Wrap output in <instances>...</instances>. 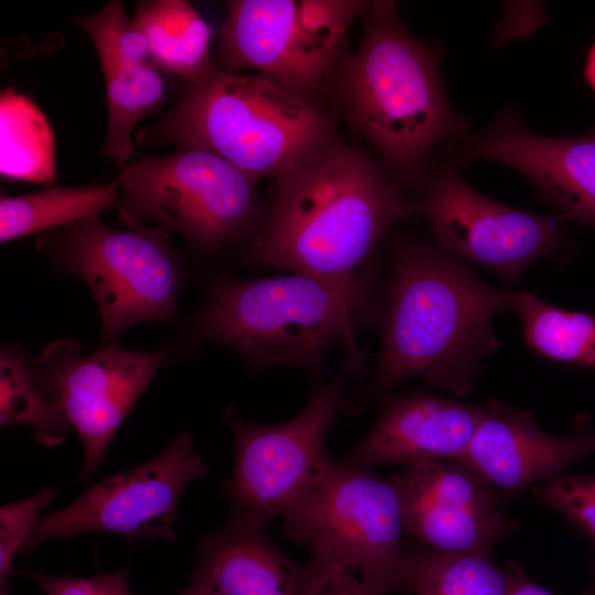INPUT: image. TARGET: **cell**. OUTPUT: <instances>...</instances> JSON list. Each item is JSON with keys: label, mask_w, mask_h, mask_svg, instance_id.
I'll use <instances>...</instances> for the list:
<instances>
[{"label": "cell", "mask_w": 595, "mask_h": 595, "mask_svg": "<svg viewBox=\"0 0 595 595\" xmlns=\"http://www.w3.org/2000/svg\"><path fill=\"white\" fill-rule=\"evenodd\" d=\"M487 408V403H466L422 391L390 397L375 425L342 461L364 468L456 462Z\"/></svg>", "instance_id": "18"}, {"label": "cell", "mask_w": 595, "mask_h": 595, "mask_svg": "<svg viewBox=\"0 0 595 595\" xmlns=\"http://www.w3.org/2000/svg\"><path fill=\"white\" fill-rule=\"evenodd\" d=\"M118 213L128 228L153 221L198 250L250 236L261 208L257 178L221 156L183 143L163 156L120 163Z\"/></svg>", "instance_id": "7"}, {"label": "cell", "mask_w": 595, "mask_h": 595, "mask_svg": "<svg viewBox=\"0 0 595 595\" xmlns=\"http://www.w3.org/2000/svg\"><path fill=\"white\" fill-rule=\"evenodd\" d=\"M275 180L267 223L245 256L253 267L349 285L387 229L419 214L380 165L342 143Z\"/></svg>", "instance_id": "2"}, {"label": "cell", "mask_w": 595, "mask_h": 595, "mask_svg": "<svg viewBox=\"0 0 595 595\" xmlns=\"http://www.w3.org/2000/svg\"><path fill=\"white\" fill-rule=\"evenodd\" d=\"M30 577L46 595H133L126 567L93 577L52 576L41 573L31 574Z\"/></svg>", "instance_id": "29"}, {"label": "cell", "mask_w": 595, "mask_h": 595, "mask_svg": "<svg viewBox=\"0 0 595 595\" xmlns=\"http://www.w3.org/2000/svg\"><path fill=\"white\" fill-rule=\"evenodd\" d=\"M180 595H216V594H214L210 589H208L207 587L203 585L192 583V585L185 588L182 593H180Z\"/></svg>", "instance_id": "33"}, {"label": "cell", "mask_w": 595, "mask_h": 595, "mask_svg": "<svg viewBox=\"0 0 595 595\" xmlns=\"http://www.w3.org/2000/svg\"><path fill=\"white\" fill-rule=\"evenodd\" d=\"M120 199L119 182L85 186L46 185L43 190L0 199V240L6 242L98 216Z\"/></svg>", "instance_id": "20"}, {"label": "cell", "mask_w": 595, "mask_h": 595, "mask_svg": "<svg viewBox=\"0 0 595 595\" xmlns=\"http://www.w3.org/2000/svg\"><path fill=\"white\" fill-rule=\"evenodd\" d=\"M1 425L31 424L36 439L57 445L72 429L64 414L39 390L24 359L13 350L1 354Z\"/></svg>", "instance_id": "25"}, {"label": "cell", "mask_w": 595, "mask_h": 595, "mask_svg": "<svg viewBox=\"0 0 595 595\" xmlns=\"http://www.w3.org/2000/svg\"><path fill=\"white\" fill-rule=\"evenodd\" d=\"M509 309L521 320L534 351L595 369V314L556 307L528 291L513 293Z\"/></svg>", "instance_id": "23"}, {"label": "cell", "mask_w": 595, "mask_h": 595, "mask_svg": "<svg viewBox=\"0 0 595 595\" xmlns=\"http://www.w3.org/2000/svg\"><path fill=\"white\" fill-rule=\"evenodd\" d=\"M166 75L154 62L104 75L108 107V129L102 153L118 163L133 154L132 132L145 116L169 99Z\"/></svg>", "instance_id": "24"}, {"label": "cell", "mask_w": 595, "mask_h": 595, "mask_svg": "<svg viewBox=\"0 0 595 595\" xmlns=\"http://www.w3.org/2000/svg\"><path fill=\"white\" fill-rule=\"evenodd\" d=\"M207 474V464L195 451L191 434L180 433L148 462L102 478L66 507L40 517L22 551L86 532L171 540L183 490Z\"/></svg>", "instance_id": "13"}, {"label": "cell", "mask_w": 595, "mask_h": 595, "mask_svg": "<svg viewBox=\"0 0 595 595\" xmlns=\"http://www.w3.org/2000/svg\"><path fill=\"white\" fill-rule=\"evenodd\" d=\"M512 295L482 281L436 244L398 242L378 367L359 397L344 403L346 410L357 413L413 377L467 394L484 358L499 347L494 318Z\"/></svg>", "instance_id": "1"}, {"label": "cell", "mask_w": 595, "mask_h": 595, "mask_svg": "<svg viewBox=\"0 0 595 595\" xmlns=\"http://www.w3.org/2000/svg\"><path fill=\"white\" fill-rule=\"evenodd\" d=\"M585 77H586L588 84L595 90V43L591 47V50L588 52V55H587L586 67H585Z\"/></svg>", "instance_id": "32"}, {"label": "cell", "mask_w": 595, "mask_h": 595, "mask_svg": "<svg viewBox=\"0 0 595 595\" xmlns=\"http://www.w3.org/2000/svg\"><path fill=\"white\" fill-rule=\"evenodd\" d=\"M440 50L415 39L393 1L369 2L359 48L342 53L328 84L338 108L399 175L418 174L431 150L467 127L442 79Z\"/></svg>", "instance_id": "3"}, {"label": "cell", "mask_w": 595, "mask_h": 595, "mask_svg": "<svg viewBox=\"0 0 595 595\" xmlns=\"http://www.w3.org/2000/svg\"><path fill=\"white\" fill-rule=\"evenodd\" d=\"M137 143L197 145L259 180L277 178L340 141L328 113L281 83L213 64L153 126L139 131Z\"/></svg>", "instance_id": "4"}, {"label": "cell", "mask_w": 595, "mask_h": 595, "mask_svg": "<svg viewBox=\"0 0 595 595\" xmlns=\"http://www.w3.org/2000/svg\"><path fill=\"white\" fill-rule=\"evenodd\" d=\"M267 522L232 507L221 527L197 538L192 583L216 595H313L332 574L310 558H289L268 537Z\"/></svg>", "instance_id": "17"}, {"label": "cell", "mask_w": 595, "mask_h": 595, "mask_svg": "<svg viewBox=\"0 0 595 595\" xmlns=\"http://www.w3.org/2000/svg\"><path fill=\"white\" fill-rule=\"evenodd\" d=\"M74 22L94 43L104 75L152 61L145 35L119 0L108 1L94 14L76 17Z\"/></svg>", "instance_id": "26"}, {"label": "cell", "mask_w": 595, "mask_h": 595, "mask_svg": "<svg viewBox=\"0 0 595 595\" xmlns=\"http://www.w3.org/2000/svg\"><path fill=\"white\" fill-rule=\"evenodd\" d=\"M589 595H595V586L593 587L592 592Z\"/></svg>", "instance_id": "34"}, {"label": "cell", "mask_w": 595, "mask_h": 595, "mask_svg": "<svg viewBox=\"0 0 595 595\" xmlns=\"http://www.w3.org/2000/svg\"><path fill=\"white\" fill-rule=\"evenodd\" d=\"M468 447L456 461L482 475L506 496L563 474L576 461L595 454V428L578 415L572 435L542 430L533 414L490 400Z\"/></svg>", "instance_id": "16"}, {"label": "cell", "mask_w": 595, "mask_h": 595, "mask_svg": "<svg viewBox=\"0 0 595 595\" xmlns=\"http://www.w3.org/2000/svg\"><path fill=\"white\" fill-rule=\"evenodd\" d=\"M368 4L360 0L228 1L213 64L234 74L256 69L312 101L328 84L344 37Z\"/></svg>", "instance_id": "9"}, {"label": "cell", "mask_w": 595, "mask_h": 595, "mask_svg": "<svg viewBox=\"0 0 595 595\" xmlns=\"http://www.w3.org/2000/svg\"><path fill=\"white\" fill-rule=\"evenodd\" d=\"M0 172L6 178L45 183L55 177V139L41 109L10 87L0 97Z\"/></svg>", "instance_id": "22"}, {"label": "cell", "mask_w": 595, "mask_h": 595, "mask_svg": "<svg viewBox=\"0 0 595 595\" xmlns=\"http://www.w3.org/2000/svg\"><path fill=\"white\" fill-rule=\"evenodd\" d=\"M346 374L316 387L304 409L279 424L250 423L226 410L235 451L224 493L232 507L283 518L309 493L328 456L325 441L344 407Z\"/></svg>", "instance_id": "10"}, {"label": "cell", "mask_w": 595, "mask_h": 595, "mask_svg": "<svg viewBox=\"0 0 595 595\" xmlns=\"http://www.w3.org/2000/svg\"><path fill=\"white\" fill-rule=\"evenodd\" d=\"M55 491L43 487L35 495L0 509V595H9L8 580L14 572L15 554L22 548Z\"/></svg>", "instance_id": "28"}, {"label": "cell", "mask_w": 595, "mask_h": 595, "mask_svg": "<svg viewBox=\"0 0 595 595\" xmlns=\"http://www.w3.org/2000/svg\"><path fill=\"white\" fill-rule=\"evenodd\" d=\"M532 493L595 543V475L563 473L532 487Z\"/></svg>", "instance_id": "27"}, {"label": "cell", "mask_w": 595, "mask_h": 595, "mask_svg": "<svg viewBox=\"0 0 595 595\" xmlns=\"http://www.w3.org/2000/svg\"><path fill=\"white\" fill-rule=\"evenodd\" d=\"M284 534L329 573H354L379 595L408 589L397 487L327 456L309 493L283 517Z\"/></svg>", "instance_id": "6"}, {"label": "cell", "mask_w": 595, "mask_h": 595, "mask_svg": "<svg viewBox=\"0 0 595 595\" xmlns=\"http://www.w3.org/2000/svg\"><path fill=\"white\" fill-rule=\"evenodd\" d=\"M313 595H379L354 573L337 569Z\"/></svg>", "instance_id": "30"}, {"label": "cell", "mask_w": 595, "mask_h": 595, "mask_svg": "<svg viewBox=\"0 0 595 595\" xmlns=\"http://www.w3.org/2000/svg\"><path fill=\"white\" fill-rule=\"evenodd\" d=\"M459 158L490 160L524 175L565 220L595 227V129L572 138L534 133L505 108L480 132L466 133Z\"/></svg>", "instance_id": "15"}, {"label": "cell", "mask_w": 595, "mask_h": 595, "mask_svg": "<svg viewBox=\"0 0 595 595\" xmlns=\"http://www.w3.org/2000/svg\"><path fill=\"white\" fill-rule=\"evenodd\" d=\"M147 37L151 60L165 73L190 82L213 67V30L186 0H143L133 17Z\"/></svg>", "instance_id": "19"}, {"label": "cell", "mask_w": 595, "mask_h": 595, "mask_svg": "<svg viewBox=\"0 0 595 595\" xmlns=\"http://www.w3.org/2000/svg\"><path fill=\"white\" fill-rule=\"evenodd\" d=\"M511 595H555L532 581L520 567H518Z\"/></svg>", "instance_id": "31"}, {"label": "cell", "mask_w": 595, "mask_h": 595, "mask_svg": "<svg viewBox=\"0 0 595 595\" xmlns=\"http://www.w3.org/2000/svg\"><path fill=\"white\" fill-rule=\"evenodd\" d=\"M404 533L422 547L451 553H485L509 531L511 519L482 475L458 462L405 465L391 479Z\"/></svg>", "instance_id": "14"}, {"label": "cell", "mask_w": 595, "mask_h": 595, "mask_svg": "<svg viewBox=\"0 0 595 595\" xmlns=\"http://www.w3.org/2000/svg\"><path fill=\"white\" fill-rule=\"evenodd\" d=\"M358 283L336 284L302 273L218 283L203 313L201 334L257 367L296 366L315 372L327 349L343 340L348 371H358L355 340Z\"/></svg>", "instance_id": "5"}, {"label": "cell", "mask_w": 595, "mask_h": 595, "mask_svg": "<svg viewBox=\"0 0 595 595\" xmlns=\"http://www.w3.org/2000/svg\"><path fill=\"white\" fill-rule=\"evenodd\" d=\"M439 245L459 260L486 266L508 281L540 257L572 255L561 234L564 221L496 202L474 187L456 166L445 165L424 178L416 199Z\"/></svg>", "instance_id": "11"}, {"label": "cell", "mask_w": 595, "mask_h": 595, "mask_svg": "<svg viewBox=\"0 0 595 595\" xmlns=\"http://www.w3.org/2000/svg\"><path fill=\"white\" fill-rule=\"evenodd\" d=\"M407 585L414 595H511L518 565L485 553H451L407 544Z\"/></svg>", "instance_id": "21"}, {"label": "cell", "mask_w": 595, "mask_h": 595, "mask_svg": "<svg viewBox=\"0 0 595 595\" xmlns=\"http://www.w3.org/2000/svg\"><path fill=\"white\" fill-rule=\"evenodd\" d=\"M166 349L132 351L107 344L82 357L73 339L46 346L34 361L40 392L66 418L82 442L78 480L100 466L119 426L167 359Z\"/></svg>", "instance_id": "12"}, {"label": "cell", "mask_w": 595, "mask_h": 595, "mask_svg": "<svg viewBox=\"0 0 595 595\" xmlns=\"http://www.w3.org/2000/svg\"><path fill=\"white\" fill-rule=\"evenodd\" d=\"M40 245L87 283L106 344L131 324L172 320L183 268L162 228L116 229L95 216L53 229Z\"/></svg>", "instance_id": "8"}]
</instances>
